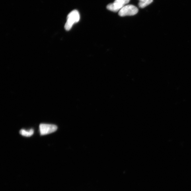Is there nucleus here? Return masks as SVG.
Here are the masks:
<instances>
[{
  "label": "nucleus",
  "instance_id": "1",
  "mask_svg": "<svg viewBox=\"0 0 191 191\" xmlns=\"http://www.w3.org/2000/svg\"><path fill=\"white\" fill-rule=\"evenodd\" d=\"M80 19V14L77 10H74L71 11L67 16V21L65 26V30H70L73 24L78 22Z\"/></svg>",
  "mask_w": 191,
  "mask_h": 191
},
{
  "label": "nucleus",
  "instance_id": "2",
  "mask_svg": "<svg viewBox=\"0 0 191 191\" xmlns=\"http://www.w3.org/2000/svg\"><path fill=\"white\" fill-rule=\"evenodd\" d=\"M130 0H115L114 3L108 5L107 8L113 12H116L119 11L123 7L128 4Z\"/></svg>",
  "mask_w": 191,
  "mask_h": 191
},
{
  "label": "nucleus",
  "instance_id": "3",
  "mask_svg": "<svg viewBox=\"0 0 191 191\" xmlns=\"http://www.w3.org/2000/svg\"><path fill=\"white\" fill-rule=\"evenodd\" d=\"M138 8L132 5H126L123 7L119 12V15L120 16H133L138 12Z\"/></svg>",
  "mask_w": 191,
  "mask_h": 191
},
{
  "label": "nucleus",
  "instance_id": "4",
  "mask_svg": "<svg viewBox=\"0 0 191 191\" xmlns=\"http://www.w3.org/2000/svg\"><path fill=\"white\" fill-rule=\"evenodd\" d=\"M40 135H48L54 132L57 129L56 125L46 124H41L40 125Z\"/></svg>",
  "mask_w": 191,
  "mask_h": 191
},
{
  "label": "nucleus",
  "instance_id": "5",
  "mask_svg": "<svg viewBox=\"0 0 191 191\" xmlns=\"http://www.w3.org/2000/svg\"><path fill=\"white\" fill-rule=\"evenodd\" d=\"M34 131L33 129H30V130L26 131L24 129H21L20 131V133L23 136L27 137L31 136L33 134Z\"/></svg>",
  "mask_w": 191,
  "mask_h": 191
},
{
  "label": "nucleus",
  "instance_id": "6",
  "mask_svg": "<svg viewBox=\"0 0 191 191\" xmlns=\"http://www.w3.org/2000/svg\"><path fill=\"white\" fill-rule=\"evenodd\" d=\"M153 0H142L139 3V7L143 8L147 7L153 2Z\"/></svg>",
  "mask_w": 191,
  "mask_h": 191
},
{
  "label": "nucleus",
  "instance_id": "7",
  "mask_svg": "<svg viewBox=\"0 0 191 191\" xmlns=\"http://www.w3.org/2000/svg\"><path fill=\"white\" fill-rule=\"evenodd\" d=\"M140 1H142V0H140Z\"/></svg>",
  "mask_w": 191,
  "mask_h": 191
}]
</instances>
